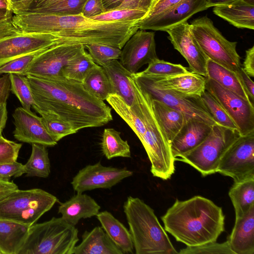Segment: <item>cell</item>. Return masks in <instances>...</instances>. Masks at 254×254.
Returning a JSON list of instances; mask_svg holds the SVG:
<instances>
[{
  "label": "cell",
  "mask_w": 254,
  "mask_h": 254,
  "mask_svg": "<svg viewBox=\"0 0 254 254\" xmlns=\"http://www.w3.org/2000/svg\"><path fill=\"white\" fill-rule=\"evenodd\" d=\"M38 113L53 114L78 131L103 126L113 120L111 108L91 95L81 82L63 77L47 79L26 76Z\"/></svg>",
  "instance_id": "cell-1"
},
{
  "label": "cell",
  "mask_w": 254,
  "mask_h": 254,
  "mask_svg": "<svg viewBox=\"0 0 254 254\" xmlns=\"http://www.w3.org/2000/svg\"><path fill=\"white\" fill-rule=\"evenodd\" d=\"M12 23L20 32L50 33L63 45L100 43L122 49L139 29V21H101L82 14L59 15L36 12L14 13Z\"/></svg>",
  "instance_id": "cell-2"
},
{
  "label": "cell",
  "mask_w": 254,
  "mask_h": 254,
  "mask_svg": "<svg viewBox=\"0 0 254 254\" xmlns=\"http://www.w3.org/2000/svg\"><path fill=\"white\" fill-rule=\"evenodd\" d=\"M161 219L165 231L187 247L216 242L225 230L222 208L199 195L177 199Z\"/></svg>",
  "instance_id": "cell-3"
},
{
  "label": "cell",
  "mask_w": 254,
  "mask_h": 254,
  "mask_svg": "<svg viewBox=\"0 0 254 254\" xmlns=\"http://www.w3.org/2000/svg\"><path fill=\"white\" fill-rule=\"evenodd\" d=\"M123 209L135 254H178L153 209L142 200L128 196Z\"/></svg>",
  "instance_id": "cell-4"
},
{
  "label": "cell",
  "mask_w": 254,
  "mask_h": 254,
  "mask_svg": "<svg viewBox=\"0 0 254 254\" xmlns=\"http://www.w3.org/2000/svg\"><path fill=\"white\" fill-rule=\"evenodd\" d=\"M131 81L138 102V110L145 131L140 140L151 163L153 176L166 180L175 172V159L152 107L149 96L137 85L131 76Z\"/></svg>",
  "instance_id": "cell-5"
},
{
  "label": "cell",
  "mask_w": 254,
  "mask_h": 254,
  "mask_svg": "<svg viewBox=\"0 0 254 254\" xmlns=\"http://www.w3.org/2000/svg\"><path fill=\"white\" fill-rule=\"evenodd\" d=\"M78 231L62 217H53L29 229L18 254H72Z\"/></svg>",
  "instance_id": "cell-6"
},
{
  "label": "cell",
  "mask_w": 254,
  "mask_h": 254,
  "mask_svg": "<svg viewBox=\"0 0 254 254\" xmlns=\"http://www.w3.org/2000/svg\"><path fill=\"white\" fill-rule=\"evenodd\" d=\"M57 201L55 195L40 189H17L0 200V218L31 226Z\"/></svg>",
  "instance_id": "cell-7"
},
{
  "label": "cell",
  "mask_w": 254,
  "mask_h": 254,
  "mask_svg": "<svg viewBox=\"0 0 254 254\" xmlns=\"http://www.w3.org/2000/svg\"><path fill=\"white\" fill-rule=\"evenodd\" d=\"M240 136L238 129L213 125L201 144L175 161L189 164L204 177L215 173L222 157Z\"/></svg>",
  "instance_id": "cell-8"
},
{
  "label": "cell",
  "mask_w": 254,
  "mask_h": 254,
  "mask_svg": "<svg viewBox=\"0 0 254 254\" xmlns=\"http://www.w3.org/2000/svg\"><path fill=\"white\" fill-rule=\"evenodd\" d=\"M194 38L207 58L236 72L242 67L241 57L236 50L237 42L226 39L212 20L204 16L190 24Z\"/></svg>",
  "instance_id": "cell-9"
},
{
  "label": "cell",
  "mask_w": 254,
  "mask_h": 254,
  "mask_svg": "<svg viewBox=\"0 0 254 254\" xmlns=\"http://www.w3.org/2000/svg\"><path fill=\"white\" fill-rule=\"evenodd\" d=\"M132 77L138 87L153 100L159 101L183 113L187 119H194L210 126L217 125L205 108L200 96H185L156 86L146 76L137 72Z\"/></svg>",
  "instance_id": "cell-10"
},
{
  "label": "cell",
  "mask_w": 254,
  "mask_h": 254,
  "mask_svg": "<svg viewBox=\"0 0 254 254\" xmlns=\"http://www.w3.org/2000/svg\"><path fill=\"white\" fill-rule=\"evenodd\" d=\"M217 172L234 183L254 178V132L240 136L222 157Z\"/></svg>",
  "instance_id": "cell-11"
},
{
  "label": "cell",
  "mask_w": 254,
  "mask_h": 254,
  "mask_svg": "<svg viewBox=\"0 0 254 254\" xmlns=\"http://www.w3.org/2000/svg\"><path fill=\"white\" fill-rule=\"evenodd\" d=\"M205 89L220 103L237 127L241 136L254 132V107L250 100L205 77Z\"/></svg>",
  "instance_id": "cell-12"
},
{
  "label": "cell",
  "mask_w": 254,
  "mask_h": 254,
  "mask_svg": "<svg viewBox=\"0 0 254 254\" xmlns=\"http://www.w3.org/2000/svg\"><path fill=\"white\" fill-rule=\"evenodd\" d=\"M63 45L53 34L19 32L0 38V66L17 58Z\"/></svg>",
  "instance_id": "cell-13"
},
{
  "label": "cell",
  "mask_w": 254,
  "mask_h": 254,
  "mask_svg": "<svg viewBox=\"0 0 254 254\" xmlns=\"http://www.w3.org/2000/svg\"><path fill=\"white\" fill-rule=\"evenodd\" d=\"M84 48V45L82 44L51 47L35 57L24 75L47 79L64 77L62 72L63 68Z\"/></svg>",
  "instance_id": "cell-14"
},
{
  "label": "cell",
  "mask_w": 254,
  "mask_h": 254,
  "mask_svg": "<svg viewBox=\"0 0 254 254\" xmlns=\"http://www.w3.org/2000/svg\"><path fill=\"white\" fill-rule=\"evenodd\" d=\"M132 175L133 172L126 168L105 166L99 162L80 169L72 178L71 185L75 191L81 193L96 189H111Z\"/></svg>",
  "instance_id": "cell-15"
},
{
  "label": "cell",
  "mask_w": 254,
  "mask_h": 254,
  "mask_svg": "<svg viewBox=\"0 0 254 254\" xmlns=\"http://www.w3.org/2000/svg\"><path fill=\"white\" fill-rule=\"evenodd\" d=\"M157 58L155 33L138 29L126 42L119 59L122 65L133 74Z\"/></svg>",
  "instance_id": "cell-16"
},
{
  "label": "cell",
  "mask_w": 254,
  "mask_h": 254,
  "mask_svg": "<svg viewBox=\"0 0 254 254\" xmlns=\"http://www.w3.org/2000/svg\"><path fill=\"white\" fill-rule=\"evenodd\" d=\"M165 32L168 34V39L174 49L188 62L191 72L206 77L208 59L192 33L190 24L185 21L167 29Z\"/></svg>",
  "instance_id": "cell-17"
},
{
  "label": "cell",
  "mask_w": 254,
  "mask_h": 254,
  "mask_svg": "<svg viewBox=\"0 0 254 254\" xmlns=\"http://www.w3.org/2000/svg\"><path fill=\"white\" fill-rule=\"evenodd\" d=\"M14 129L13 134L17 140L28 143H36L46 146H54L57 142L45 128L41 117L24 109L16 108L12 114Z\"/></svg>",
  "instance_id": "cell-18"
},
{
  "label": "cell",
  "mask_w": 254,
  "mask_h": 254,
  "mask_svg": "<svg viewBox=\"0 0 254 254\" xmlns=\"http://www.w3.org/2000/svg\"><path fill=\"white\" fill-rule=\"evenodd\" d=\"M207 0H184L162 14L150 19H142L139 29L165 31L187 21L193 14L207 9Z\"/></svg>",
  "instance_id": "cell-19"
},
{
  "label": "cell",
  "mask_w": 254,
  "mask_h": 254,
  "mask_svg": "<svg viewBox=\"0 0 254 254\" xmlns=\"http://www.w3.org/2000/svg\"><path fill=\"white\" fill-rule=\"evenodd\" d=\"M212 126L194 119L186 120L170 144L175 160L201 144L210 133Z\"/></svg>",
  "instance_id": "cell-20"
},
{
  "label": "cell",
  "mask_w": 254,
  "mask_h": 254,
  "mask_svg": "<svg viewBox=\"0 0 254 254\" xmlns=\"http://www.w3.org/2000/svg\"><path fill=\"white\" fill-rule=\"evenodd\" d=\"M144 76L160 88L170 90L185 96H200L205 90V77L191 71L165 78Z\"/></svg>",
  "instance_id": "cell-21"
},
{
  "label": "cell",
  "mask_w": 254,
  "mask_h": 254,
  "mask_svg": "<svg viewBox=\"0 0 254 254\" xmlns=\"http://www.w3.org/2000/svg\"><path fill=\"white\" fill-rule=\"evenodd\" d=\"M227 241L234 254H254V205L243 217L236 219Z\"/></svg>",
  "instance_id": "cell-22"
},
{
  "label": "cell",
  "mask_w": 254,
  "mask_h": 254,
  "mask_svg": "<svg viewBox=\"0 0 254 254\" xmlns=\"http://www.w3.org/2000/svg\"><path fill=\"white\" fill-rule=\"evenodd\" d=\"M100 208V206L92 197L83 192H77L68 200L60 204L58 213L65 221L75 226L81 219L96 216Z\"/></svg>",
  "instance_id": "cell-23"
},
{
  "label": "cell",
  "mask_w": 254,
  "mask_h": 254,
  "mask_svg": "<svg viewBox=\"0 0 254 254\" xmlns=\"http://www.w3.org/2000/svg\"><path fill=\"white\" fill-rule=\"evenodd\" d=\"M112 89L113 94L121 96L130 107L136 102L135 93L131 81L132 73L118 60L110 61L102 66Z\"/></svg>",
  "instance_id": "cell-24"
},
{
  "label": "cell",
  "mask_w": 254,
  "mask_h": 254,
  "mask_svg": "<svg viewBox=\"0 0 254 254\" xmlns=\"http://www.w3.org/2000/svg\"><path fill=\"white\" fill-rule=\"evenodd\" d=\"M81 238V243L75 246L72 254H124L102 227L85 231Z\"/></svg>",
  "instance_id": "cell-25"
},
{
  "label": "cell",
  "mask_w": 254,
  "mask_h": 254,
  "mask_svg": "<svg viewBox=\"0 0 254 254\" xmlns=\"http://www.w3.org/2000/svg\"><path fill=\"white\" fill-rule=\"evenodd\" d=\"M96 217L106 233L124 254L134 253L130 232L122 222L106 210L99 212Z\"/></svg>",
  "instance_id": "cell-26"
},
{
  "label": "cell",
  "mask_w": 254,
  "mask_h": 254,
  "mask_svg": "<svg viewBox=\"0 0 254 254\" xmlns=\"http://www.w3.org/2000/svg\"><path fill=\"white\" fill-rule=\"evenodd\" d=\"M30 226L0 218V254H18Z\"/></svg>",
  "instance_id": "cell-27"
},
{
  "label": "cell",
  "mask_w": 254,
  "mask_h": 254,
  "mask_svg": "<svg viewBox=\"0 0 254 254\" xmlns=\"http://www.w3.org/2000/svg\"><path fill=\"white\" fill-rule=\"evenodd\" d=\"M213 13L238 28L254 29V5L241 1L214 6Z\"/></svg>",
  "instance_id": "cell-28"
},
{
  "label": "cell",
  "mask_w": 254,
  "mask_h": 254,
  "mask_svg": "<svg viewBox=\"0 0 254 254\" xmlns=\"http://www.w3.org/2000/svg\"><path fill=\"white\" fill-rule=\"evenodd\" d=\"M151 100L154 113L170 144L183 127L186 117L183 113L177 109L159 101Z\"/></svg>",
  "instance_id": "cell-29"
},
{
  "label": "cell",
  "mask_w": 254,
  "mask_h": 254,
  "mask_svg": "<svg viewBox=\"0 0 254 254\" xmlns=\"http://www.w3.org/2000/svg\"><path fill=\"white\" fill-rule=\"evenodd\" d=\"M114 110L134 131L140 141L145 131L144 123L138 110V102L130 107L119 95L111 94L106 100Z\"/></svg>",
  "instance_id": "cell-30"
},
{
  "label": "cell",
  "mask_w": 254,
  "mask_h": 254,
  "mask_svg": "<svg viewBox=\"0 0 254 254\" xmlns=\"http://www.w3.org/2000/svg\"><path fill=\"white\" fill-rule=\"evenodd\" d=\"M236 219L243 217L254 205V178L234 183L229 191Z\"/></svg>",
  "instance_id": "cell-31"
},
{
  "label": "cell",
  "mask_w": 254,
  "mask_h": 254,
  "mask_svg": "<svg viewBox=\"0 0 254 254\" xmlns=\"http://www.w3.org/2000/svg\"><path fill=\"white\" fill-rule=\"evenodd\" d=\"M206 77L215 81L223 87L250 100L236 72L209 59L206 64Z\"/></svg>",
  "instance_id": "cell-32"
},
{
  "label": "cell",
  "mask_w": 254,
  "mask_h": 254,
  "mask_svg": "<svg viewBox=\"0 0 254 254\" xmlns=\"http://www.w3.org/2000/svg\"><path fill=\"white\" fill-rule=\"evenodd\" d=\"M102 151L107 159L121 157L130 158V146L127 140H123L121 132L112 128L104 129L101 140Z\"/></svg>",
  "instance_id": "cell-33"
},
{
  "label": "cell",
  "mask_w": 254,
  "mask_h": 254,
  "mask_svg": "<svg viewBox=\"0 0 254 254\" xmlns=\"http://www.w3.org/2000/svg\"><path fill=\"white\" fill-rule=\"evenodd\" d=\"M85 89L95 98L104 101L113 94L110 80L102 66L97 64L82 82Z\"/></svg>",
  "instance_id": "cell-34"
},
{
  "label": "cell",
  "mask_w": 254,
  "mask_h": 254,
  "mask_svg": "<svg viewBox=\"0 0 254 254\" xmlns=\"http://www.w3.org/2000/svg\"><path fill=\"white\" fill-rule=\"evenodd\" d=\"M47 146L32 144V152L27 162L24 164L27 177L47 178L51 172L50 161Z\"/></svg>",
  "instance_id": "cell-35"
},
{
  "label": "cell",
  "mask_w": 254,
  "mask_h": 254,
  "mask_svg": "<svg viewBox=\"0 0 254 254\" xmlns=\"http://www.w3.org/2000/svg\"><path fill=\"white\" fill-rule=\"evenodd\" d=\"M96 65L84 48L63 68V75L67 78L82 82Z\"/></svg>",
  "instance_id": "cell-36"
},
{
  "label": "cell",
  "mask_w": 254,
  "mask_h": 254,
  "mask_svg": "<svg viewBox=\"0 0 254 254\" xmlns=\"http://www.w3.org/2000/svg\"><path fill=\"white\" fill-rule=\"evenodd\" d=\"M202 101L217 124L233 129H238L235 123L220 103L206 89L201 94Z\"/></svg>",
  "instance_id": "cell-37"
},
{
  "label": "cell",
  "mask_w": 254,
  "mask_h": 254,
  "mask_svg": "<svg viewBox=\"0 0 254 254\" xmlns=\"http://www.w3.org/2000/svg\"><path fill=\"white\" fill-rule=\"evenodd\" d=\"M10 91L20 101L22 107L30 111L34 105V100L29 83L26 76L17 74H9Z\"/></svg>",
  "instance_id": "cell-38"
},
{
  "label": "cell",
  "mask_w": 254,
  "mask_h": 254,
  "mask_svg": "<svg viewBox=\"0 0 254 254\" xmlns=\"http://www.w3.org/2000/svg\"><path fill=\"white\" fill-rule=\"evenodd\" d=\"M39 113L47 131L57 142L67 135L77 132L69 124L57 116L44 112Z\"/></svg>",
  "instance_id": "cell-39"
},
{
  "label": "cell",
  "mask_w": 254,
  "mask_h": 254,
  "mask_svg": "<svg viewBox=\"0 0 254 254\" xmlns=\"http://www.w3.org/2000/svg\"><path fill=\"white\" fill-rule=\"evenodd\" d=\"M187 68L180 64H174L158 58L148 64L143 71L137 72L140 75L165 78L188 72Z\"/></svg>",
  "instance_id": "cell-40"
},
{
  "label": "cell",
  "mask_w": 254,
  "mask_h": 254,
  "mask_svg": "<svg viewBox=\"0 0 254 254\" xmlns=\"http://www.w3.org/2000/svg\"><path fill=\"white\" fill-rule=\"evenodd\" d=\"M86 1L87 0H61L46 7L24 11L59 15H78L81 14L83 6Z\"/></svg>",
  "instance_id": "cell-41"
},
{
  "label": "cell",
  "mask_w": 254,
  "mask_h": 254,
  "mask_svg": "<svg viewBox=\"0 0 254 254\" xmlns=\"http://www.w3.org/2000/svg\"><path fill=\"white\" fill-rule=\"evenodd\" d=\"M147 14V12L142 10L117 8L94 16L91 19L101 21H140Z\"/></svg>",
  "instance_id": "cell-42"
},
{
  "label": "cell",
  "mask_w": 254,
  "mask_h": 254,
  "mask_svg": "<svg viewBox=\"0 0 254 254\" xmlns=\"http://www.w3.org/2000/svg\"><path fill=\"white\" fill-rule=\"evenodd\" d=\"M93 61L102 66L108 62L120 59L121 49L108 45L94 43L84 45Z\"/></svg>",
  "instance_id": "cell-43"
},
{
  "label": "cell",
  "mask_w": 254,
  "mask_h": 254,
  "mask_svg": "<svg viewBox=\"0 0 254 254\" xmlns=\"http://www.w3.org/2000/svg\"><path fill=\"white\" fill-rule=\"evenodd\" d=\"M180 254H234L231 250L228 241L222 243L210 242L194 247H187L182 249Z\"/></svg>",
  "instance_id": "cell-44"
},
{
  "label": "cell",
  "mask_w": 254,
  "mask_h": 254,
  "mask_svg": "<svg viewBox=\"0 0 254 254\" xmlns=\"http://www.w3.org/2000/svg\"><path fill=\"white\" fill-rule=\"evenodd\" d=\"M43 51L31 53L5 63L0 66V74L13 73L24 75L25 71L35 57Z\"/></svg>",
  "instance_id": "cell-45"
},
{
  "label": "cell",
  "mask_w": 254,
  "mask_h": 254,
  "mask_svg": "<svg viewBox=\"0 0 254 254\" xmlns=\"http://www.w3.org/2000/svg\"><path fill=\"white\" fill-rule=\"evenodd\" d=\"M22 144L0 135V164L16 161Z\"/></svg>",
  "instance_id": "cell-46"
},
{
  "label": "cell",
  "mask_w": 254,
  "mask_h": 254,
  "mask_svg": "<svg viewBox=\"0 0 254 254\" xmlns=\"http://www.w3.org/2000/svg\"><path fill=\"white\" fill-rule=\"evenodd\" d=\"M184 0H157L147 15L142 19L148 20L168 11Z\"/></svg>",
  "instance_id": "cell-47"
},
{
  "label": "cell",
  "mask_w": 254,
  "mask_h": 254,
  "mask_svg": "<svg viewBox=\"0 0 254 254\" xmlns=\"http://www.w3.org/2000/svg\"><path fill=\"white\" fill-rule=\"evenodd\" d=\"M25 173L24 165L17 161L0 164V177L3 179L17 178Z\"/></svg>",
  "instance_id": "cell-48"
},
{
  "label": "cell",
  "mask_w": 254,
  "mask_h": 254,
  "mask_svg": "<svg viewBox=\"0 0 254 254\" xmlns=\"http://www.w3.org/2000/svg\"><path fill=\"white\" fill-rule=\"evenodd\" d=\"M105 12L102 0H87L81 14L87 18H91Z\"/></svg>",
  "instance_id": "cell-49"
},
{
  "label": "cell",
  "mask_w": 254,
  "mask_h": 254,
  "mask_svg": "<svg viewBox=\"0 0 254 254\" xmlns=\"http://www.w3.org/2000/svg\"><path fill=\"white\" fill-rule=\"evenodd\" d=\"M157 0H124L117 8L139 9L148 12Z\"/></svg>",
  "instance_id": "cell-50"
},
{
  "label": "cell",
  "mask_w": 254,
  "mask_h": 254,
  "mask_svg": "<svg viewBox=\"0 0 254 254\" xmlns=\"http://www.w3.org/2000/svg\"><path fill=\"white\" fill-rule=\"evenodd\" d=\"M251 102L254 104V83L251 77L243 70L242 67L236 72Z\"/></svg>",
  "instance_id": "cell-51"
},
{
  "label": "cell",
  "mask_w": 254,
  "mask_h": 254,
  "mask_svg": "<svg viewBox=\"0 0 254 254\" xmlns=\"http://www.w3.org/2000/svg\"><path fill=\"white\" fill-rule=\"evenodd\" d=\"M10 91L9 74H0V105L6 103Z\"/></svg>",
  "instance_id": "cell-52"
},
{
  "label": "cell",
  "mask_w": 254,
  "mask_h": 254,
  "mask_svg": "<svg viewBox=\"0 0 254 254\" xmlns=\"http://www.w3.org/2000/svg\"><path fill=\"white\" fill-rule=\"evenodd\" d=\"M243 70L250 77L254 76V46L246 51L245 58L243 64Z\"/></svg>",
  "instance_id": "cell-53"
},
{
  "label": "cell",
  "mask_w": 254,
  "mask_h": 254,
  "mask_svg": "<svg viewBox=\"0 0 254 254\" xmlns=\"http://www.w3.org/2000/svg\"><path fill=\"white\" fill-rule=\"evenodd\" d=\"M34 0H8L9 10L13 14L29 9Z\"/></svg>",
  "instance_id": "cell-54"
},
{
  "label": "cell",
  "mask_w": 254,
  "mask_h": 254,
  "mask_svg": "<svg viewBox=\"0 0 254 254\" xmlns=\"http://www.w3.org/2000/svg\"><path fill=\"white\" fill-rule=\"evenodd\" d=\"M12 15L0 20V38L20 32L12 23Z\"/></svg>",
  "instance_id": "cell-55"
},
{
  "label": "cell",
  "mask_w": 254,
  "mask_h": 254,
  "mask_svg": "<svg viewBox=\"0 0 254 254\" xmlns=\"http://www.w3.org/2000/svg\"><path fill=\"white\" fill-rule=\"evenodd\" d=\"M17 189V185L13 182L0 177V196H6Z\"/></svg>",
  "instance_id": "cell-56"
},
{
  "label": "cell",
  "mask_w": 254,
  "mask_h": 254,
  "mask_svg": "<svg viewBox=\"0 0 254 254\" xmlns=\"http://www.w3.org/2000/svg\"><path fill=\"white\" fill-rule=\"evenodd\" d=\"M243 0H207L206 7L207 8L217 6L232 4Z\"/></svg>",
  "instance_id": "cell-57"
},
{
  "label": "cell",
  "mask_w": 254,
  "mask_h": 254,
  "mask_svg": "<svg viewBox=\"0 0 254 254\" xmlns=\"http://www.w3.org/2000/svg\"><path fill=\"white\" fill-rule=\"evenodd\" d=\"M60 0H34L30 7L27 10L34 9L46 7L51 4L57 3Z\"/></svg>",
  "instance_id": "cell-58"
},
{
  "label": "cell",
  "mask_w": 254,
  "mask_h": 254,
  "mask_svg": "<svg viewBox=\"0 0 254 254\" xmlns=\"http://www.w3.org/2000/svg\"><path fill=\"white\" fill-rule=\"evenodd\" d=\"M6 103L0 105V135L5 127L7 119Z\"/></svg>",
  "instance_id": "cell-59"
},
{
  "label": "cell",
  "mask_w": 254,
  "mask_h": 254,
  "mask_svg": "<svg viewBox=\"0 0 254 254\" xmlns=\"http://www.w3.org/2000/svg\"><path fill=\"white\" fill-rule=\"evenodd\" d=\"M124 0H102L105 12L117 9Z\"/></svg>",
  "instance_id": "cell-60"
},
{
  "label": "cell",
  "mask_w": 254,
  "mask_h": 254,
  "mask_svg": "<svg viewBox=\"0 0 254 254\" xmlns=\"http://www.w3.org/2000/svg\"><path fill=\"white\" fill-rule=\"evenodd\" d=\"M12 12L8 10L0 9V20L7 17L12 14Z\"/></svg>",
  "instance_id": "cell-61"
},
{
  "label": "cell",
  "mask_w": 254,
  "mask_h": 254,
  "mask_svg": "<svg viewBox=\"0 0 254 254\" xmlns=\"http://www.w3.org/2000/svg\"><path fill=\"white\" fill-rule=\"evenodd\" d=\"M0 9L9 10L8 0H0Z\"/></svg>",
  "instance_id": "cell-62"
},
{
  "label": "cell",
  "mask_w": 254,
  "mask_h": 254,
  "mask_svg": "<svg viewBox=\"0 0 254 254\" xmlns=\"http://www.w3.org/2000/svg\"><path fill=\"white\" fill-rule=\"evenodd\" d=\"M243 1L254 5V0H243Z\"/></svg>",
  "instance_id": "cell-63"
}]
</instances>
